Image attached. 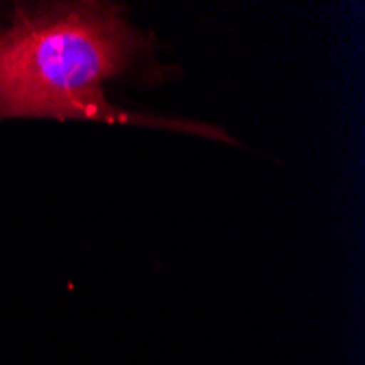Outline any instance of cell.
<instances>
[{
    "label": "cell",
    "mask_w": 365,
    "mask_h": 365,
    "mask_svg": "<svg viewBox=\"0 0 365 365\" xmlns=\"http://www.w3.org/2000/svg\"><path fill=\"white\" fill-rule=\"evenodd\" d=\"M127 77L162 81L153 40L116 5H55L18 11L0 29V118H90L204 134L223 131L175 118L131 114L108 101V83Z\"/></svg>",
    "instance_id": "6da1fadb"
}]
</instances>
